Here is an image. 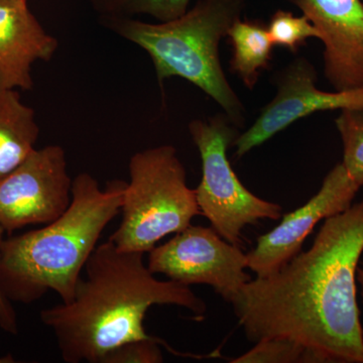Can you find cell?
Here are the masks:
<instances>
[{
    "label": "cell",
    "instance_id": "1",
    "mask_svg": "<svg viewBox=\"0 0 363 363\" xmlns=\"http://www.w3.org/2000/svg\"><path fill=\"white\" fill-rule=\"evenodd\" d=\"M362 253L363 201L325 219L309 250L240 289L230 305L247 340L291 338L323 363H363L357 279Z\"/></svg>",
    "mask_w": 363,
    "mask_h": 363
},
{
    "label": "cell",
    "instance_id": "2",
    "mask_svg": "<svg viewBox=\"0 0 363 363\" xmlns=\"http://www.w3.org/2000/svg\"><path fill=\"white\" fill-rule=\"evenodd\" d=\"M145 253L123 252L111 241L97 245L71 302L42 310L67 363H102L123 344L156 339L145 331L152 306H177L202 317L207 306L190 286L157 279Z\"/></svg>",
    "mask_w": 363,
    "mask_h": 363
},
{
    "label": "cell",
    "instance_id": "3",
    "mask_svg": "<svg viewBox=\"0 0 363 363\" xmlns=\"http://www.w3.org/2000/svg\"><path fill=\"white\" fill-rule=\"evenodd\" d=\"M125 186L111 181L101 189L90 174H79L61 216L37 230L4 238L0 286L6 297L33 304L52 291L64 304L71 302L104 229L121 212Z\"/></svg>",
    "mask_w": 363,
    "mask_h": 363
},
{
    "label": "cell",
    "instance_id": "4",
    "mask_svg": "<svg viewBox=\"0 0 363 363\" xmlns=\"http://www.w3.org/2000/svg\"><path fill=\"white\" fill-rule=\"evenodd\" d=\"M245 0H199L176 20L149 23L123 16H104V26L145 50L159 82L185 79L215 100L231 123H245V107L222 69L219 45L241 18Z\"/></svg>",
    "mask_w": 363,
    "mask_h": 363
},
{
    "label": "cell",
    "instance_id": "5",
    "mask_svg": "<svg viewBox=\"0 0 363 363\" xmlns=\"http://www.w3.org/2000/svg\"><path fill=\"white\" fill-rule=\"evenodd\" d=\"M123 219L108 240L123 252H150L169 234L191 225L200 215L195 190L173 145L136 152L128 164Z\"/></svg>",
    "mask_w": 363,
    "mask_h": 363
},
{
    "label": "cell",
    "instance_id": "6",
    "mask_svg": "<svg viewBox=\"0 0 363 363\" xmlns=\"http://www.w3.org/2000/svg\"><path fill=\"white\" fill-rule=\"evenodd\" d=\"M238 128L226 116L196 119L189 124L202 161V179L195 189L200 215L222 238L241 247L245 227L264 219L279 220L283 208L253 194L236 176L227 150L240 136Z\"/></svg>",
    "mask_w": 363,
    "mask_h": 363
},
{
    "label": "cell",
    "instance_id": "7",
    "mask_svg": "<svg viewBox=\"0 0 363 363\" xmlns=\"http://www.w3.org/2000/svg\"><path fill=\"white\" fill-rule=\"evenodd\" d=\"M149 253L147 264L152 274L188 286H212L228 304L252 279L245 272L247 253L212 227L190 225Z\"/></svg>",
    "mask_w": 363,
    "mask_h": 363
},
{
    "label": "cell",
    "instance_id": "8",
    "mask_svg": "<svg viewBox=\"0 0 363 363\" xmlns=\"http://www.w3.org/2000/svg\"><path fill=\"white\" fill-rule=\"evenodd\" d=\"M72 182L63 147L33 150L0 179V226L11 235L26 226L56 220L70 205Z\"/></svg>",
    "mask_w": 363,
    "mask_h": 363
},
{
    "label": "cell",
    "instance_id": "9",
    "mask_svg": "<svg viewBox=\"0 0 363 363\" xmlns=\"http://www.w3.org/2000/svg\"><path fill=\"white\" fill-rule=\"evenodd\" d=\"M317 72L305 58H298L276 77L278 93L255 123L236 138L240 159L289 125L318 111L363 109V88L326 92L317 87Z\"/></svg>",
    "mask_w": 363,
    "mask_h": 363
},
{
    "label": "cell",
    "instance_id": "10",
    "mask_svg": "<svg viewBox=\"0 0 363 363\" xmlns=\"http://www.w3.org/2000/svg\"><path fill=\"white\" fill-rule=\"evenodd\" d=\"M359 186L339 162L325 177L321 188L306 204L286 214L269 233L259 236L247 255V269L266 278L285 266L298 253L319 222L345 211L352 205Z\"/></svg>",
    "mask_w": 363,
    "mask_h": 363
},
{
    "label": "cell",
    "instance_id": "11",
    "mask_svg": "<svg viewBox=\"0 0 363 363\" xmlns=\"http://www.w3.org/2000/svg\"><path fill=\"white\" fill-rule=\"evenodd\" d=\"M302 11L323 42L324 74L336 91L363 88L362 0H288Z\"/></svg>",
    "mask_w": 363,
    "mask_h": 363
},
{
    "label": "cell",
    "instance_id": "12",
    "mask_svg": "<svg viewBox=\"0 0 363 363\" xmlns=\"http://www.w3.org/2000/svg\"><path fill=\"white\" fill-rule=\"evenodd\" d=\"M58 47L28 0H0V91L32 90L33 63L50 61Z\"/></svg>",
    "mask_w": 363,
    "mask_h": 363
},
{
    "label": "cell",
    "instance_id": "13",
    "mask_svg": "<svg viewBox=\"0 0 363 363\" xmlns=\"http://www.w3.org/2000/svg\"><path fill=\"white\" fill-rule=\"evenodd\" d=\"M39 135L35 111L23 104L20 93L0 91V179L32 154Z\"/></svg>",
    "mask_w": 363,
    "mask_h": 363
},
{
    "label": "cell",
    "instance_id": "14",
    "mask_svg": "<svg viewBox=\"0 0 363 363\" xmlns=\"http://www.w3.org/2000/svg\"><path fill=\"white\" fill-rule=\"evenodd\" d=\"M233 55L230 69L248 89L257 85L260 74L269 66L274 43L262 21H235L229 28Z\"/></svg>",
    "mask_w": 363,
    "mask_h": 363
},
{
    "label": "cell",
    "instance_id": "15",
    "mask_svg": "<svg viewBox=\"0 0 363 363\" xmlns=\"http://www.w3.org/2000/svg\"><path fill=\"white\" fill-rule=\"evenodd\" d=\"M233 363H323L316 351L291 338L262 339Z\"/></svg>",
    "mask_w": 363,
    "mask_h": 363
},
{
    "label": "cell",
    "instance_id": "16",
    "mask_svg": "<svg viewBox=\"0 0 363 363\" xmlns=\"http://www.w3.org/2000/svg\"><path fill=\"white\" fill-rule=\"evenodd\" d=\"M191 0H92L102 16L131 18L147 14L164 23L180 18L188 11Z\"/></svg>",
    "mask_w": 363,
    "mask_h": 363
},
{
    "label": "cell",
    "instance_id": "17",
    "mask_svg": "<svg viewBox=\"0 0 363 363\" xmlns=\"http://www.w3.org/2000/svg\"><path fill=\"white\" fill-rule=\"evenodd\" d=\"M343 145L342 164L352 180L363 186V109H343L335 119Z\"/></svg>",
    "mask_w": 363,
    "mask_h": 363
},
{
    "label": "cell",
    "instance_id": "18",
    "mask_svg": "<svg viewBox=\"0 0 363 363\" xmlns=\"http://www.w3.org/2000/svg\"><path fill=\"white\" fill-rule=\"evenodd\" d=\"M267 32L274 45L297 52L306 40L311 38L319 39V32L307 16H296L292 13L278 11L272 16Z\"/></svg>",
    "mask_w": 363,
    "mask_h": 363
},
{
    "label": "cell",
    "instance_id": "19",
    "mask_svg": "<svg viewBox=\"0 0 363 363\" xmlns=\"http://www.w3.org/2000/svg\"><path fill=\"white\" fill-rule=\"evenodd\" d=\"M162 342L159 338L131 341L112 350L102 363H161L164 355L160 345L169 350L168 344Z\"/></svg>",
    "mask_w": 363,
    "mask_h": 363
},
{
    "label": "cell",
    "instance_id": "20",
    "mask_svg": "<svg viewBox=\"0 0 363 363\" xmlns=\"http://www.w3.org/2000/svg\"><path fill=\"white\" fill-rule=\"evenodd\" d=\"M4 234L6 230L0 226V247L4 240ZM0 328L13 335L18 333V317L11 304V300L6 297L1 286H0Z\"/></svg>",
    "mask_w": 363,
    "mask_h": 363
},
{
    "label": "cell",
    "instance_id": "21",
    "mask_svg": "<svg viewBox=\"0 0 363 363\" xmlns=\"http://www.w3.org/2000/svg\"><path fill=\"white\" fill-rule=\"evenodd\" d=\"M357 279V284H358V285H359L360 296H362V303H363V264H359V266H358Z\"/></svg>",
    "mask_w": 363,
    "mask_h": 363
},
{
    "label": "cell",
    "instance_id": "22",
    "mask_svg": "<svg viewBox=\"0 0 363 363\" xmlns=\"http://www.w3.org/2000/svg\"><path fill=\"white\" fill-rule=\"evenodd\" d=\"M14 359L11 355H6V357H0V363H13Z\"/></svg>",
    "mask_w": 363,
    "mask_h": 363
}]
</instances>
